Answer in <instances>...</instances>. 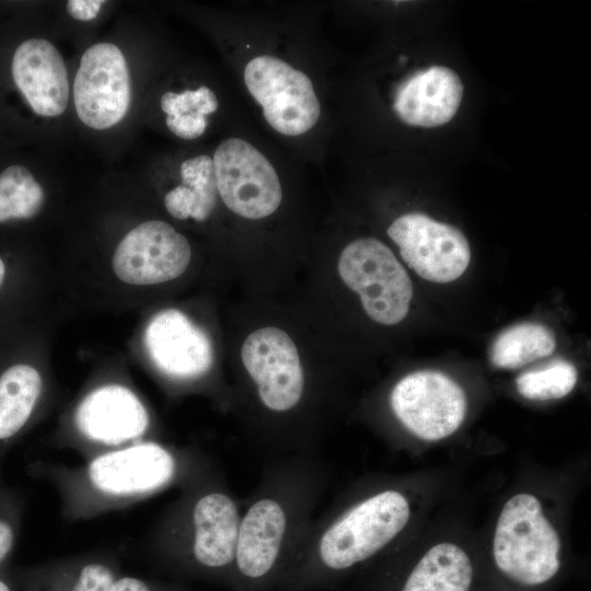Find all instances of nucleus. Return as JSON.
<instances>
[{"label": "nucleus", "instance_id": "23", "mask_svg": "<svg viewBox=\"0 0 591 591\" xmlns=\"http://www.w3.org/2000/svg\"><path fill=\"white\" fill-rule=\"evenodd\" d=\"M578 380L577 369L566 360H554L546 366L521 373L515 385L528 399L548 401L568 395Z\"/></svg>", "mask_w": 591, "mask_h": 591}, {"label": "nucleus", "instance_id": "28", "mask_svg": "<svg viewBox=\"0 0 591 591\" xmlns=\"http://www.w3.org/2000/svg\"><path fill=\"white\" fill-rule=\"evenodd\" d=\"M13 545V531L11 526L0 520V564L5 559Z\"/></svg>", "mask_w": 591, "mask_h": 591}, {"label": "nucleus", "instance_id": "5", "mask_svg": "<svg viewBox=\"0 0 591 591\" xmlns=\"http://www.w3.org/2000/svg\"><path fill=\"white\" fill-rule=\"evenodd\" d=\"M338 273L376 323L395 325L407 315L413 298L410 278L380 240L361 237L349 243L339 256Z\"/></svg>", "mask_w": 591, "mask_h": 591}, {"label": "nucleus", "instance_id": "24", "mask_svg": "<svg viewBox=\"0 0 591 591\" xmlns=\"http://www.w3.org/2000/svg\"><path fill=\"white\" fill-rule=\"evenodd\" d=\"M161 108L166 116L202 115L207 116L218 108L215 92L208 86L186 90L182 93L166 92L161 97Z\"/></svg>", "mask_w": 591, "mask_h": 591}, {"label": "nucleus", "instance_id": "9", "mask_svg": "<svg viewBox=\"0 0 591 591\" xmlns=\"http://www.w3.org/2000/svg\"><path fill=\"white\" fill-rule=\"evenodd\" d=\"M213 167L224 205L246 219H262L280 206L279 177L265 155L240 138L222 141L213 154Z\"/></svg>", "mask_w": 591, "mask_h": 591}, {"label": "nucleus", "instance_id": "26", "mask_svg": "<svg viewBox=\"0 0 591 591\" xmlns=\"http://www.w3.org/2000/svg\"><path fill=\"white\" fill-rule=\"evenodd\" d=\"M107 591H183L178 588L151 584L136 577H117Z\"/></svg>", "mask_w": 591, "mask_h": 591}, {"label": "nucleus", "instance_id": "14", "mask_svg": "<svg viewBox=\"0 0 591 591\" xmlns=\"http://www.w3.org/2000/svg\"><path fill=\"white\" fill-rule=\"evenodd\" d=\"M178 462L154 443H138L95 457L89 465L92 484L103 493L127 496L153 491L174 480Z\"/></svg>", "mask_w": 591, "mask_h": 591}, {"label": "nucleus", "instance_id": "29", "mask_svg": "<svg viewBox=\"0 0 591 591\" xmlns=\"http://www.w3.org/2000/svg\"><path fill=\"white\" fill-rule=\"evenodd\" d=\"M0 591H13V590L3 579H0Z\"/></svg>", "mask_w": 591, "mask_h": 591}, {"label": "nucleus", "instance_id": "3", "mask_svg": "<svg viewBox=\"0 0 591 591\" xmlns=\"http://www.w3.org/2000/svg\"><path fill=\"white\" fill-rule=\"evenodd\" d=\"M241 511L222 476L205 478L169 521L167 561L177 571L231 589Z\"/></svg>", "mask_w": 591, "mask_h": 591}, {"label": "nucleus", "instance_id": "25", "mask_svg": "<svg viewBox=\"0 0 591 591\" xmlns=\"http://www.w3.org/2000/svg\"><path fill=\"white\" fill-rule=\"evenodd\" d=\"M167 128L182 139H195L201 136L207 127L206 116L202 115H179L166 116Z\"/></svg>", "mask_w": 591, "mask_h": 591}, {"label": "nucleus", "instance_id": "13", "mask_svg": "<svg viewBox=\"0 0 591 591\" xmlns=\"http://www.w3.org/2000/svg\"><path fill=\"white\" fill-rule=\"evenodd\" d=\"M143 340L154 366L172 379H199L212 367L213 350L209 337L176 309L154 314L146 327Z\"/></svg>", "mask_w": 591, "mask_h": 591}, {"label": "nucleus", "instance_id": "19", "mask_svg": "<svg viewBox=\"0 0 591 591\" xmlns=\"http://www.w3.org/2000/svg\"><path fill=\"white\" fill-rule=\"evenodd\" d=\"M43 389L39 371L22 361L0 371V440L14 437L27 424Z\"/></svg>", "mask_w": 591, "mask_h": 591}, {"label": "nucleus", "instance_id": "12", "mask_svg": "<svg viewBox=\"0 0 591 591\" xmlns=\"http://www.w3.org/2000/svg\"><path fill=\"white\" fill-rule=\"evenodd\" d=\"M190 257L192 248L183 234L164 221L150 220L123 237L114 252L112 267L123 282L148 286L179 277Z\"/></svg>", "mask_w": 591, "mask_h": 591}, {"label": "nucleus", "instance_id": "27", "mask_svg": "<svg viewBox=\"0 0 591 591\" xmlns=\"http://www.w3.org/2000/svg\"><path fill=\"white\" fill-rule=\"evenodd\" d=\"M104 1L100 0H69L68 13L79 21H91L99 14Z\"/></svg>", "mask_w": 591, "mask_h": 591}, {"label": "nucleus", "instance_id": "20", "mask_svg": "<svg viewBox=\"0 0 591 591\" xmlns=\"http://www.w3.org/2000/svg\"><path fill=\"white\" fill-rule=\"evenodd\" d=\"M555 347V335L549 327L540 323H520L497 336L489 359L497 368L517 369L549 356Z\"/></svg>", "mask_w": 591, "mask_h": 591}, {"label": "nucleus", "instance_id": "22", "mask_svg": "<svg viewBox=\"0 0 591 591\" xmlns=\"http://www.w3.org/2000/svg\"><path fill=\"white\" fill-rule=\"evenodd\" d=\"M45 200L43 187L22 165L0 173V224L34 218Z\"/></svg>", "mask_w": 591, "mask_h": 591}, {"label": "nucleus", "instance_id": "21", "mask_svg": "<svg viewBox=\"0 0 591 591\" xmlns=\"http://www.w3.org/2000/svg\"><path fill=\"white\" fill-rule=\"evenodd\" d=\"M117 577L109 564L93 560L34 572L25 587L26 591H107Z\"/></svg>", "mask_w": 591, "mask_h": 591}, {"label": "nucleus", "instance_id": "11", "mask_svg": "<svg viewBox=\"0 0 591 591\" xmlns=\"http://www.w3.org/2000/svg\"><path fill=\"white\" fill-rule=\"evenodd\" d=\"M130 99V74L121 50L111 43L88 48L73 82L80 120L93 129L113 127L127 114Z\"/></svg>", "mask_w": 591, "mask_h": 591}, {"label": "nucleus", "instance_id": "2", "mask_svg": "<svg viewBox=\"0 0 591 591\" xmlns=\"http://www.w3.org/2000/svg\"><path fill=\"white\" fill-rule=\"evenodd\" d=\"M407 497L375 488L314 517L278 591H333L361 565L375 558L406 528Z\"/></svg>", "mask_w": 591, "mask_h": 591}, {"label": "nucleus", "instance_id": "8", "mask_svg": "<svg viewBox=\"0 0 591 591\" xmlns=\"http://www.w3.org/2000/svg\"><path fill=\"white\" fill-rule=\"evenodd\" d=\"M250 94L279 134L299 136L318 120L321 106L310 78L274 56H257L244 69Z\"/></svg>", "mask_w": 591, "mask_h": 591}, {"label": "nucleus", "instance_id": "18", "mask_svg": "<svg viewBox=\"0 0 591 591\" xmlns=\"http://www.w3.org/2000/svg\"><path fill=\"white\" fill-rule=\"evenodd\" d=\"M179 173L183 184L165 195V209L175 219L207 220L218 196L212 159L206 154L187 159L182 163Z\"/></svg>", "mask_w": 591, "mask_h": 591}, {"label": "nucleus", "instance_id": "17", "mask_svg": "<svg viewBox=\"0 0 591 591\" xmlns=\"http://www.w3.org/2000/svg\"><path fill=\"white\" fill-rule=\"evenodd\" d=\"M463 91L456 72L444 66H432L414 73L401 84L393 107L407 125L437 127L456 114Z\"/></svg>", "mask_w": 591, "mask_h": 591}, {"label": "nucleus", "instance_id": "7", "mask_svg": "<svg viewBox=\"0 0 591 591\" xmlns=\"http://www.w3.org/2000/svg\"><path fill=\"white\" fill-rule=\"evenodd\" d=\"M389 404L399 424L425 441L450 437L463 424L467 409L463 389L447 374L433 370L403 376L392 387Z\"/></svg>", "mask_w": 591, "mask_h": 591}, {"label": "nucleus", "instance_id": "15", "mask_svg": "<svg viewBox=\"0 0 591 591\" xmlns=\"http://www.w3.org/2000/svg\"><path fill=\"white\" fill-rule=\"evenodd\" d=\"M13 80L32 109L40 116L62 114L69 100V82L62 56L47 39L24 40L11 66Z\"/></svg>", "mask_w": 591, "mask_h": 591}, {"label": "nucleus", "instance_id": "1", "mask_svg": "<svg viewBox=\"0 0 591 591\" xmlns=\"http://www.w3.org/2000/svg\"><path fill=\"white\" fill-rule=\"evenodd\" d=\"M317 451L273 456L241 511L231 591H278L326 488Z\"/></svg>", "mask_w": 591, "mask_h": 591}, {"label": "nucleus", "instance_id": "4", "mask_svg": "<svg viewBox=\"0 0 591 591\" xmlns=\"http://www.w3.org/2000/svg\"><path fill=\"white\" fill-rule=\"evenodd\" d=\"M493 556L499 571L521 586H541L558 573L560 540L535 496L518 494L505 503L495 529Z\"/></svg>", "mask_w": 591, "mask_h": 591}, {"label": "nucleus", "instance_id": "6", "mask_svg": "<svg viewBox=\"0 0 591 591\" xmlns=\"http://www.w3.org/2000/svg\"><path fill=\"white\" fill-rule=\"evenodd\" d=\"M241 359L259 408L277 420L297 415L306 401V379L290 336L258 328L244 340Z\"/></svg>", "mask_w": 591, "mask_h": 591}, {"label": "nucleus", "instance_id": "16", "mask_svg": "<svg viewBox=\"0 0 591 591\" xmlns=\"http://www.w3.org/2000/svg\"><path fill=\"white\" fill-rule=\"evenodd\" d=\"M76 424L89 439L119 444L139 438L148 428L149 415L127 387L109 384L89 393L76 412Z\"/></svg>", "mask_w": 591, "mask_h": 591}, {"label": "nucleus", "instance_id": "10", "mask_svg": "<svg viewBox=\"0 0 591 591\" xmlns=\"http://www.w3.org/2000/svg\"><path fill=\"white\" fill-rule=\"evenodd\" d=\"M387 235L398 246L404 262L432 282L457 279L471 260L470 244L457 228L420 212L398 217L389 227Z\"/></svg>", "mask_w": 591, "mask_h": 591}]
</instances>
